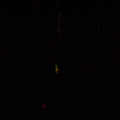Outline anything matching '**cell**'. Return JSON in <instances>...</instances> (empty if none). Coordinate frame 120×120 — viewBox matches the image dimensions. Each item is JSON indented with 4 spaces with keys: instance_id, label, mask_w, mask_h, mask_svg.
Wrapping results in <instances>:
<instances>
[{
    "instance_id": "6da1fadb",
    "label": "cell",
    "mask_w": 120,
    "mask_h": 120,
    "mask_svg": "<svg viewBox=\"0 0 120 120\" xmlns=\"http://www.w3.org/2000/svg\"><path fill=\"white\" fill-rule=\"evenodd\" d=\"M58 67H56V72L57 73V72H58Z\"/></svg>"
}]
</instances>
